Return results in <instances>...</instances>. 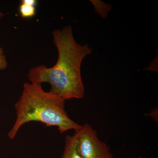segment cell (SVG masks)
Returning a JSON list of instances; mask_svg holds the SVG:
<instances>
[{
  "mask_svg": "<svg viewBox=\"0 0 158 158\" xmlns=\"http://www.w3.org/2000/svg\"><path fill=\"white\" fill-rule=\"evenodd\" d=\"M65 147L62 158H83L79 153L77 147V138L76 134L66 135Z\"/></svg>",
  "mask_w": 158,
  "mask_h": 158,
  "instance_id": "cell-4",
  "label": "cell"
},
{
  "mask_svg": "<svg viewBox=\"0 0 158 158\" xmlns=\"http://www.w3.org/2000/svg\"><path fill=\"white\" fill-rule=\"evenodd\" d=\"M4 14L2 13L1 11H0V20H1V19L4 16Z\"/></svg>",
  "mask_w": 158,
  "mask_h": 158,
  "instance_id": "cell-8",
  "label": "cell"
},
{
  "mask_svg": "<svg viewBox=\"0 0 158 158\" xmlns=\"http://www.w3.org/2000/svg\"><path fill=\"white\" fill-rule=\"evenodd\" d=\"M8 67V62L4 51L2 48L0 47V70H4Z\"/></svg>",
  "mask_w": 158,
  "mask_h": 158,
  "instance_id": "cell-7",
  "label": "cell"
},
{
  "mask_svg": "<svg viewBox=\"0 0 158 158\" xmlns=\"http://www.w3.org/2000/svg\"><path fill=\"white\" fill-rule=\"evenodd\" d=\"M52 37L58 52L56 63L50 68L40 65L31 68L27 75L30 83H48L51 86L49 91L65 101L83 98L85 89L81 66L85 57L92 52V49L88 44L77 42L69 25L54 30Z\"/></svg>",
  "mask_w": 158,
  "mask_h": 158,
  "instance_id": "cell-1",
  "label": "cell"
},
{
  "mask_svg": "<svg viewBox=\"0 0 158 158\" xmlns=\"http://www.w3.org/2000/svg\"><path fill=\"white\" fill-rule=\"evenodd\" d=\"M19 12L23 18L33 17L36 14V6L25 2L23 0L19 6Z\"/></svg>",
  "mask_w": 158,
  "mask_h": 158,
  "instance_id": "cell-6",
  "label": "cell"
},
{
  "mask_svg": "<svg viewBox=\"0 0 158 158\" xmlns=\"http://www.w3.org/2000/svg\"><path fill=\"white\" fill-rule=\"evenodd\" d=\"M94 7L95 12L103 19L107 18L108 14L112 9V6L100 0H90Z\"/></svg>",
  "mask_w": 158,
  "mask_h": 158,
  "instance_id": "cell-5",
  "label": "cell"
},
{
  "mask_svg": "<svg viewBox=\"0 0 158 158\" xmlns=\"http://www.w3.org/2000/svg\"><path fill=\"white\" fill-rule=\"evenodd\" d=\"M77 147L83 158H113L110 148L101 141L95 130L88 123L75 131Z\"/></svg>",
  "mask_w": 158,
  "mask_h": 158,
  "instance_id": "cell-3",
  "label": "cell"
},
{
  "mask_svg": "<svg viewBox=\"0 0 158 158\" xmlns=\"http://www.w3.org/2000/svg\"><path fill=\"white\" fill-rule=\"evenodd\" d=\"M65 102L55 94L46 92L41 85L25 83L21 95L15 104L16 118L8 137L13 139L20 128L32 121L56 127L61 134L69 130L81 129L82 125L69 117L65 110Z\"/></svg>",
  "mask_w": 158,
  "mask_h": 158,
  "instance_id": "cell-2",
  "label": "cell"
}]
</instances>
